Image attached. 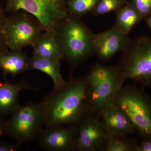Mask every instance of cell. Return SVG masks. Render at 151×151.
<instances>
[{
	"label": "cell",
	"mask_w": 151,
	"mask_h": 151,
	"mask_svg": "<svg viewBox=\"0 0 151 151\" xmlns=\"http://www.w3.org/2000/svg\"><path fill=\"white\" fill-rule=\"evenodd\" d=\"M101 116L108 137H126L135 131L126 114L114 103L102 113Z\"/></svg>",
	"instance_id": "12"
},
{
	"label": "cell",
	"mask_w": 151,
	"mask_h": 151,
	"mask_svg": "<svg viewBox=\"0 0 151 151\" xmlns=\"http://www.w3.org/2000/svg\"><path fill=\"white\" fill-rule=\"evenodd\" d=\"M22 145V144L17 142L15 143L12 144L4 141H0V151L17 150Z\"/></svg>",
	"instance_id": "23"
},
{
	"label": "cell",
	"mask_w": 151,
	"mask_h": 151,
	"mask_svg": "<svg viewBox=\"0 0 151 151\" xmlns=\"http://www.w3.org/2000/svg\"><path fill=\"white\" fill-rule=\"evenodd\" d=\"M60 61V60L32 56L30 58V69L39 70L48 75L53 81V89H58L63 86L66 82L61 74Z\"/></svg>",
	"instance_id": "16"
},
{
	"label": "cell",
	"mask_w": 151,
	"mask_h": 151,
	"mask_svg": "<svg viewBox=\"0 0 151 151\" xmlns=\"http://www.w3.org/2000/svg\"><path fill=\"white\" fill-rule=\"evenodd\" d=\"M78 126L45 127L39 137L38 144L47 151H75Z\"/></svg>",
	"instance_id": "9"
},
{
	"label": "cell",
	"mask_w": 151,
	"mask_h": 151,
	"mask_svg": "<svg viewBox=\"0 0 151 151\" xmlns=\"http://www.w3.org/2000/svg\"><path fill=\"white\" fill-rule=\"evenodd\" d=\"M89 85L90 115L101 116L111 105L124 82L119 66L97 63L86 76Z\"/></svg>",
	"instance_id": "3"
},
{
	"label": "cell",
	"mask_w": 151,
	"mask_h": 151,
	"mask_svg": "<svg viewBox=\"0 0 151 151\" xmlns=\"http://www.w3.org/2000/svg\"><path fill=\"white\" fill-rule=\"evenodd\" d=\"M7 134V125L6 121L0 116V138Z\"/></svg>",
	"instance_id": "25"
},
{
	"label": "cell",
	"mask_w": 151,
	"mask_h": 151,
	"mask_svg": "<svg viewBox=\"0 0 151 151\" xmlns=\"http://www.w3.org/2000/svg\"><path fill=\"white\" fill-rule=\"evenodd\" d=\"M99 0H69L67 9L68 14L81 18L93 12Z\"/></svg>",
	"instance_id": "18"
},
{
	"label": "cell",
	"mask_w": 151,
	"mask_h": 151,
	"mask_svg": "<svg viewBox=\"0 0 151 151\" xmlns=\"http://www.w3.org/2000/svg\"><path fill=\"white\" fill-rule=\"evenodd\" d=\"M116 23L119 29L128 35L131 30L142 19L132 4L127 5L116 11Z\"/></svg>",
	"instance_id": "17"
},
{
	"label": "cell",
	"mask_w": 151,
	"mask_h": 151,
	"mask_svg": "<svg viewBox=\"0 0 151 151\" xmlns=\"http://www.w3.org/2000/svg\"><path fill=\"white\" fill-rule=\"evenodd\" d=\"M43 30L37 20L24 11L6 17L5 37L10 50H21L32 46Z\"/></svg>",
	"instance_id": "8"
},
{
	"label": "cell",
	"mask_w": 151,
	"mask_h": 151,
	"mask_svg": "<svg viewBox=\"0 0 151 151\" xmlns=\"http://www.w3.org/2000/svg\"><path fill=\"white\" fill-rule=\"evenodd\" d=\"M132 5L142 19L151 14V0H132Z\"/></svg>",
	"instance_id": "21"
},
{
	"label": "cell",
	"mask_w": 151,
	"mask_h": 151,
	"mask_svg": "<svg viewBox=\"0 0 151 151\" xmlns=\"http://www.w3.org/2000/svg\"><path fill=\"white\" fill-rule=\"evenodd\" d=\"M6 122L7 134L17 142L22 145L31 140L40 134L44 126L41 103L19 105Z\"/></svg>",
	"instance_id": "7"
},
{
	"label": "cell",
	"mask_w": 151,
	"mask_h": 151,
	"mask_svg": "<svg viewBox=\"0 0 151 151\" xmlns=\"http://www.w3.org/2000/svg\"><path fill=\"white\" fill-rule=\"evenodd\" d=\"M118 65L124 81L132 79L151 87V37L142 36L131 39Z\"/></svg>",
	"instance_id": "4"
},
{
	"label": "cell",
	"mask_w": 151,
	"mask_h": 151,
	"mask_svg": "<svg viewBox=\"0 0 151 151\" xmlns=\"http://www.w3.org/2000/svg\"><path fill=\"white\" fill-rule=\"evenodd\" d=\"M126 137H108L105 145L106 151H135L138 143L128 140Z\"/></svg>",
	"instance_id": "19"
},
{
	"label": "cell",
	"mask_w": 151,
	"mask_h": 151,
	"mask_svg": "<svg viewBox=\"0 0 151 151\" xmlns=\"http://www.w3.org/2000/svg\"><path fill=\"white\" fill-rule=\"evenodd\" d=\"M89 96L86 76L71 78L53 89L41 102L44 126H78L90 115Z\"/></svg>",
	"instance_id": "1"
},
{
	"label": "cell",
	"mask_w": 151,
	"mask_h": 151,
	"mask_svg": "<svg viewBox=\"0 0 151 151\" xmlns=\"http://www.w3.org/2000/svg\"><path fill=\"white\" fill-rule=\"evenodd\" d=\"M33 57L61 60V56L54 31H45L32 45Z\"/></svg>",
	"instance_id": "15"
},
{
	"label": "cell",
	"mask_w": 151,
	"mask_h": 151,
	"mask_svg": "<svg viewBox=\"0 0 151 151\" xmlns=\"http://www.w3.org/2000/svg\"><path fill=\"white\" fill-rule=\"evenodd\" d=\"M122 0H99L92 14L98 16L111 12H116L122 8Z\"/></svg>",
	"instance_id": "20"
},
{
	"label": "cell",
	"mask_w": 151,
	"mask_h": 151,
	"mask_svg": "<svg viewBox=\"0 0 151 151\" xmlns=\"http://www.w3.org/2000/svg\"><path fill=\"white\" fill-rule=\"evenodd\" d=\"M130 40L116 24L103 32L95 34L93 37L94 54L103 61L111 59L114 55L122 52Z\"/></svg>",
	"instance_id": "11"
},
{
	"label": "cell",
	"mask_w": 151,
	"mask_h": 151,
	"mask_svg": "<svg viewBox=\"0 0 151 151\" xmlns=\"http://www.w3.org/2000/svg\"><path fill=\"white\" fill-rule=\"evenodd\" d=\"M113 103L126 114L135 131L143 138H151V101L142 90L122 87Z\"/></svg>",
	"instance_id": "5"
},
{
	"label": "cell",
	"mask_w": 151,
	"mask_h": 151,
	"mask_svg": "<svg viewBox=\"0 0 151 151\" xmlns=\"http://www.w3.org/2000/svg\"><path fill=\"white\" fill-rule=\"evenodd\" d=\"M61 59L72 66L94 54V34L81 18L69 14L54 31Z\"/></svg>",
	"instance_id": "2"
},
{
	"label": "cell",
	"mask_w": 151,
	"mask_h": 151,
	"mask_svg": "<svg viewBox=\"0 0 151 151\" xmlns=\"http://www.w3.org/2000/svg\"><path fill=\"white\" fill-rule=\"evenodd\" d=\"M108 134L105 125L89 115L78 125L75 151H94L105 145Z\"/></svg>",
	"instance_id": "10"
},
{
	"label": "cell",
	"mask_w": 151,
	"mask_h": 151,
	"mask_svg": "<svg viewBox=\"0 0 151 151\" xmlns=\"http://www.w3.org/2000/svg\"><path fill=\"white\" fill-rule=\"evenodd\" d=\"M6 10L24 11L33 16L44 31H55L68 15L65 0H8Z\"/></svg>",
	"instance_id": "6"
},
{
	"label": "cell",
	"mask_w": 151,
	"mask_h": 151,
	"mask_svg": "<svg viewBox=\"0 0 151 151\" xmlns=\"http://www.w3.org/2000/svg\"><path fill=\"white\" fill-rule=\"evenodd\" d=\"M146 22L151 30V14L148 16L145 19Z\"/></svg>",
	"instance_id": "26"
},
{
	"label": "cell",
	"mask_w": 151,
	"mask_h": 151,
	"mask_svg": "<svg viewBox=\"0 0 151 151\" xmlns=\"http://www.w3.org/2000/svg\"><path fill=\"white\" fill-rule=\"evenodd\" d=\"M6 17L2 8L0 6V54L9 50L4 34V26Z\"/></svg>",
	"instance_id": "22"
},
{
	"label": "cell",
	"mask_w": 151,
	"mask_h": 151,
	"mask_svg": "<svg viewBox=\"0 0 151 151\" xmlns=\"http://www.w3.org/2000/svg\"><path fill=\"white\" fill-rule=\"evenodd\" d=\"M24 90L37 91L38 89L23 80L14 83L0 82V116L11 114L19 106V95Z\"/></svg>",
	"instance_id": "13"
},
{
	"label": "cell",
	"mask_w": 151,
	"mask_h": 151,
	"mask_svg": "<svg viewBox=\"0 0 151 151\" xmlns=\"http://www.w3.org/2000/svg\"><path fill=\"white\" fill-rule=\"evenodd\" d=\"M0 68L4 75L16 76L30 69V58L21 50H9L0 54Z\"/></svg>",
	"instance_id": "14"
},
{
	"label": "cell",
	"mask_w": 151,
	"mask_h": 151,
	"mask_svg": "<svg viewBox=\"0 0 151 151\" xmlns=\"http://www.w3.org/2000/svg\"><path fill=\"white\" fill-rule=\"evenodd\" d=\"M135 151H151V138H144L136 146Z\"/></svg>",
	"instance_id": "24"
}]
</instances>
